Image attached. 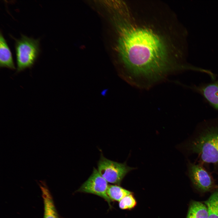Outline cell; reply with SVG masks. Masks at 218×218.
Segmentation results:
<instances>
[{
    "label": "cell",
    "mask_w": 218,
    "mask_h": 218,
    "mask_svg": "<svg viewBox=\"0 0 218 218\" xmlns=\"http://www.w3.org/2000/svg\"><path fill=\"white\" fill-rule=\"evenodd\" d=\"M41 191L44 206L43 218H61L59 215L49 188L44 180L38 183Z\"/></svg>",
    "instance_id": "obj_7"
},
{
    "label": "cell",
    "mask_w": 218,
    "mask_h": 218,
    "mask_svg": "<svg viewBox=\"0 0 218 218\" xmlns=\"http://www.w3.org/2000/svg\"><path fill=\"white\" fill-rule=\"evenodd\" d=\"M187 172L193 185L203 191L211 189L214 185V182L210 173L200 163L188 161Z\"/></svg>",
    "instance_id": "obj_6"
},
{
    "label": "cell",
    "mask_w": 218,
    "mask_h": 218,
    "mask_svg": "<svg viewBox=\"0 0 218 218\" xmlns=\"http://www.w3.org/2000/svg\"><path fill=\"white\" fill-rule=\"evenodd\" d=\"M0 67L12 70L15 69L11 51L1 32L0 35Z\"/></svg>",
    "instance_id": "obj_8"
},
{
    "label": "cell",
    "mask_w": 218,
    "mask_h": 218,
    "mask_svg": "<svg viewBox=\"0 0 218 218\" xmlns=\"http://www.w3.org/2000/svg\"><path fill=\"white\" fill-rule=\"evenodd\" d=\"M136 204V199L132 193L126 196L119 202V208L124 210L131 209Z\"/></svg>",
    "instance_id": "obj_13"
},
{
    "label": "cell",
    "mask_w": 218,
    "mask_h": 218,
    "mask_svg": "<svg viewBox=\"0 0 218 218\" xmlns=\"http://www.w3.org/2000/svg\"><path fill=\"white\" fill-rule=\"evenodd\" d=\"M126 15L115 13L113 19L126 69L122 76L134 86L148 89L179 71L180 65L170 60L161 36L151 28L132 23Z\"/></svg>",
    "instance_id": "obj_1"
},
{
    "label": "cell",
    "mask_w": 218,
    "mask_h": 218,
    "mask_svg": "<svg viewBox=\"0 0 218 218\" xmlns=\"http://www.w3.org/2000/svg\"><path fill=\"white\" fill-rule=\"evenodd\" d=\"M197 130L182 144L188 155H196L200 163L218 165V125L207 124Z\"/></svg>",
    "instance_id": "obj_2"
},
{
    "label": "cell",
    "mask_w": 218,
    "mask_h": 218,
    "mask_svg": "<svg viewBox=\"0 0 218 218\" xmlns=\"http://www.w3.org/2000/svg\"><path fill=\"white\" fill-rule=\"evenodd\" d=\"M17 72L32 67L40 52L39 39H34L22 35L20 39H15Z\"/></svg>",
    "instance_id": "obj_3"
},
{
    "label": "cell",
    "mask_w": 218,
    "mask_h": 218,
    "mask_svg": "<svg viewBox=\"0 0 218 218\" xmlns=\"http://www.w3.org/2000/svg\"><path fill=\"white\" fill-rule=\"evenodd\" d=\"M206 206L198 201H194L190 204L187 218H208Z\"/></svg>",
    "instance_id": "obj_10"
},
{
    "label": "cell",
    "mask_w": 218,
    "mask_h": 218,
    "mask_svg": "<svg viewBox=\"0 0 218 218\" xmlns=\"http://www.w3.org/2000/svg\"><path fill=\"white\" fill-rule=\"evenodd\" d=\"M97 170L107 182L120 185L126 175L135 169L121 163L109 160L102 154L97 164Z\"/></svg>",
    "instance_id": "obj_4"
},
{
    "label": "cell",
    "mask_w": 218,
    "mask_h": 218,
    "mask_svg": "<svg viewBox=\"0 0 218 218\" xmlns=\"http://www.w3.org/2000/svg\"><path fill=\"white\" fill-rule=\"evenodd\" d=\"M208 218H218V191L213 194L205 202Z\"/></svg>",
    "instance_id": "obj_12"
},
{
    "label": "cell",
    "mask_w": 218,
    "mask_h": 218,
    "mask_svg": "<svg viewBox=\"0 0 218 218\" xmlns=\"http://www.w3.org/2000/svg\"><path fill=\"white\" fill-rule=\"evenodd\" d=\"M107 193L111 200L119 202L124 197L132 193L119 185H109L107 188Z\"/></svg>",
    "instance_id": "obj_11"
},
{
    "label": "cell",
    "mask_w": 218,
    "mask_h": 218,
    "mask_svg": "<svg viewBox=\"0 0 218 218\" xmlns=\"http://www.w3.org/2000/svg\"><path fill=\"white\" fill-rule=\"evenodd\" d=\"M108 182L100 174L97 170L94 168L92 173L82 185L78 192L94 194L104 199L111 208V200L107 193Z\"/></svg>",
    "instance_id": "obj_5"
},
{
    "label": "cell",
    "mask_w": 218,
    "mask_h": 218,
    "mask_svg": "<svg viewBox=\"0 0 218 218\" xmlns=\"http://www.w3.org/2000/svg\"><path fill=\"white\" fill-rule=\"evenodd\" d=\"M202 93L210 104L218 110V80L203 87Z\"/></svg>",
    "instance_id": "obj_9"
}]
</instances>
